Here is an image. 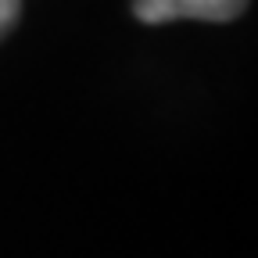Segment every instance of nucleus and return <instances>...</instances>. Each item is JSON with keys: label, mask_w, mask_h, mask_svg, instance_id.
I'll return each instance as SVG.
<instances>
[{"label": "nucleus", "mask_w": 258, "mask_h": 258, "mask_svg": "<svg viewBox=\"0 0 258 258\" xmlns=\"http://www.w3.org/2000/svg\"><path fill=\"white\" fill-rule=\"evenodd\" d=\"M247 0H133V15L147 25L198 18V22H233L244 15Z\"/></svg>", "instance_id": "1"}, {"label": "nucleus", "mask_w": 258, "mask_h": 258, "mask_svg": "<svg viewBox=\"0 0 258 258\" xmlns=\"http://www.w3.org/2000/svg\"><path fill=\"white\" fill-rule=\"evenodd\" d=\"M18 15H22V0H0V36L18 22Z\"/></svg>", "instance_id": "2"}]
</instances>
